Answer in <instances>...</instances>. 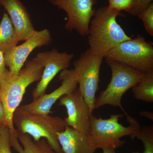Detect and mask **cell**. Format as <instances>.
Instances as JSON below:
<instances>
[{
    "mask_svg": "<svg viewBox=\"0 0 153 153\" xmlns=\"http://www.w3.org/2000/svg\"><path fill=\"white\" fill-rule=\"evenodd\" d=\"M52 41L49 30L45 29L36 31L23 44L16 45L4 52L6 66L8 67L10 72L18 75L31 52L38 47L49 45Z\"/></svg>",
    "mask_w": 153,
    "mask_h": 153,
    "instance_id": "30bf717a",
    "label": "cell"
},
{
    "mask_svg": "<svg viewBox=\"0 0 153 153\" xmlns=\"http://www.w3.org/2000/svg\"><path fill=\"white\" fill-rule=\"evenodd\" d=\"M19 42L10 17L7 13H4L0 23V51L4 52L16 46Z\"/></svg>",
    "mask_w": 153,
    "mask_h": 153,
    "instance_id": "2e32d148",
    "label": "cell"
},
{
    "mask_svg": "<svg viewBox=\"0 0 153 153\" xmlns=\"http://www.w3.org/2000/svg\"><path fill=\"white\" fill-rule=\"evenodd\" d=\"M6 70L4 52L0 51V77L4 74Z\"/></svg>",
    "mask_w": 153,
    "mask_h": 153,
    "instance_id": "cb8c5ba5",
    "label": "cell"
},
{
    "mask_svg": "<svg viewBox=\"0 0 153 153\" xmlns=\"http://www.w3.org/2000/svg\"><path fill=\"white\" fill-rule=\"evenodd\" d=\"M74 54L60 52L55 49L38 53L36 57L44 67L41 79L32 92L33 100L46 93V91L54 77L59 72L68 69Z\"/></svg>",
    "mask_w": 153,
    "mask_h": 153,
    "instance_id": "9c48e42d",
    "label": "cell"
},
{
    "mask_svg": "<svg viewBox=\"0 0 153 153\" xmlns=\"http://www.w3.org/2000/svg\"><path fill=\"white\" fill-rule=\"evenodd\" d=\"M108 7L121 12L124 11L132 14L136 8L138 0H108Z\"/></svg>",
    "mask_w": 153,
    "mask_h": 153,
    "instance_id": "d6986e66",
    "label": "cell"
},
{
    "mask_svg": "<svg viewBox=\"0 0 153 153\" xmlns=\"http://www.w3.org/2000/svg\"><path fill=\"white\" fill-rule=\"evenodd\" d=\"M152 1L153 0H138L136 8L131 15L137 16L147 9L149 5L152 2Z\"/></svg>",
    "mask_w": 153,
    "mask_h": 153,
    "instance_id": "7402d4cb",
    "label": "cell"
},
{
    "mask_svg": "<svg viewBox=\"0 0 153 153\" xmlns=\"http://www.w3.org/2000/svg\"><path fill=\"white\" fill-rule=\"evenodd\" d=\"M44 67L36 57L26 61L18 75L7 69L0 77V100L4 108L11 138H18L13 123V115L22 102L26 89L32 83L41 79Z\"/></svg>",
    "mask_w": 153,
    "mask_h": 153,
    "instance_id": "6da1fadb",
    "label": "cell"
},
{
    "mask_svg": "<svg viewBox=\"0 0 153 153\" xmlns=\"http://www.w3.org/2000/svg\"><path fill=\"white\" fill-rule=\"evenodd\" d=\"M102 153H116L114 149L112 148H104L102 149ZM132 153H140L139 152L137 151V152H133Z\"/></svg>",
    "mask_w": 153,
    "mask_h": 153,
    "instance_id": "484cf974",
    "label": "cell"
},
{
    "mask_svg": "<svg viewBox=\"0 0 153 153\" xmlns=\"http://www.w3.org/2000/svg\"><path fill=\"white\" fill-rule=\"evenodd\" d=\"M104 58L146 73L153 70V44L138 35L113 48Z\"/></svg>",
    "mask_w": 153,
    "mask_h": 153,
    "instance_id": "8992f818",
    "label": "cell"
},
{
    "mask_svg": "<svg viewBox=\"0 0 153 153\" xmlns=\"http://www.w3.org/2000/svg\"><path fill=\"white\" fill-rule=\"evenodd\" d=\"M142 19L146 31L151 36H153V3H151L145 10L137 16Z\"/></svg>",
    "mask_w": 153,
    "mask_h": 153,
    "instance_id": "ffe728a7",
    "label": "cell"
},
{
    "mask_svg": "<svg viewBox=\"0 0 153 153\" xmlns=\"http://www.w3.org/2000/svg\"><path fill=\"white\" fill-rule=\"evenodd\" d=\"M137 139L143 142V153H153V126H146L140 128L131 138Z\"/></svg>",
    "mask_w": 153,
    "mask_h": 153,
    "instance_id": "ac0fdd59",
    "label": "cell"
},
{
    "mask_svg": "<svg viewBox=\"0 0 153 153\" xmlns=\"http://www.w3.org/2000/svg\"><path fill=\"white\" fill-rule=\"evenodd\" d=\"M0 153H13L10 132L6 126L0 127Z\"/></svg>",
    "mask_w": 153,
    "mask_h": 153,
    "instance_id": "44dd1931",
    "label": "cell"
},
{
    "mask_svg": "<svg viewBox=\"0 0 153 153\" xmlns=\"http://www.w3.org/2000/svg\"><path fill=\"white\" fill-rule=\"evenodd\" d=\"M103 57L92 54L89 49L74 61V75L78 89L89 107L90 114L94 110L96 94L99 89L100 67Z\"/></svg>",
    "mask_w": 153,
    "mask_h": 153,
    "instance_id": "52a82bcc",
    "label": "cell"
},
{
    "mask_svg": "<svg viewBox=\"0 0 153 153\" xmlns=\"http://www.w3.org/2000/svg\"><path fill=\"white\" fill-rule=\"evenodd\" d=\"M18 138L20 144L14 148L18 153H56L45 139L36 141L27 134H19Z\"/></svg>",
    "mask_w": 153,
    "mask_h": 153,
    "instance_id": "9a60e30c",
    "label": "cell"
},
{
    "mask_svg": "<svg viewBox=\"0 0 153 153\" xmlns=\"http://www.w3.org/2000/svg\"><path fill=\"white\" fill-rule=\"evenodd\" d=\"M59 105L66 108L67 126L78 131L88 133L89 129V107L78 88L59 100Z\"/></svg>",
    "mask_w": 153,
    "mask_h": 153,
    "instance_id": "7c38bea8",
    "label": "cell"
},
{
    "mask_svg": "<svg viewBox=\"0 0 153 153\" xmlns=\"http://www.w3.org/2000/svg\"><path fill=\"white\" fill-rule=\"evenodd\" d=\"M17 134H27L34 140H47L56 153H63L57 139V133L65 129L67 124L59 116L40 114L26 111L19 107L13 117Z\"/></svg>",
    "mask_w": 153,
    "mask_h": 153,
    "instance_id": "3957f363",
    "label": "cell"
},
{
    "mask_svg": "<svg viewBox=\"0 0 153 153\" xmlns=\"http://www.w3.org/2000/svg\"><path fill=\"white\" fill-rule=\"evenodd\" d=\"M125 114L129 126L126 127L119 123L122 114H113L109 118L102 119L91 114L89 116V129L88 135L95 149L104 148L118 149L125 144L121 140L125 136H133L141 127L135 119Z\"/></svg>",
    "mask_w": 153,
    "mask_h": 153,
    "instance_id": "277c9868",
    "label": "cell"
},
{
    "mask_svg": "<svg viewBox=\"0 0 153 153\" xmlns=\"http://www.w3.org/2000/svg\"><path fill=\"white\" fill-rule=\"evenodd\" d=\"M124 16L108 6L95 10L87 36L89 49L92 54L104 58L113 48L131 38L117 22V17Z\"/></svg>",
    "mask_w": 153,
    "mask_h": 153,
    "instance_id": "7a4b0ae2",
    "label": "cell"
},
{
    "mask_svg": "<svg viewBox=\"0 0 153 153\" xmlns=\"http://www.w3.org/2000/svg\"><path fill=\"white\" fill-rule=\"evenodd\" d=\"M7 126V120L4 108L1 101L0 100V127Z\"/></svg>",
    "mask_w": 153,
    "mask_h": 153,
    "instance_id": "603a6c76",
    "label": "cell"
},
{
    "mask_svg": "<svg viewBox=\"0 0 153 153\" xmlns=\"http://www.w3.org/2000/svg\"><path fill=\"white\" fill-rule=\"evenodd\" d=\"M111 71V78L105 90L96 97L94 109L105 105L118 107L126 113L121 103L124 94L137 84L146 73L113 60H106Z\"/></svg>",
    "mask_w": 153,
    "mask_h": 153,
    "instance_id": "5b68a950",
    "label": "cell"
},
{
    "mask_svg": "<svg viewBox=\"0 0 153 153\" xmlns=\"http://www.w3.org/2000/svg\"><path fill=\"white\" fill-rule=\"evenodd\" d=\"M141 116L146 118L150 120H153V113L152 111H142L140 112Z\"/></svg>",
    "mask_w": 153,
    "mask_h": 153,
    "instance_id": "d4e9b609",
    "label": "cell"
},
{
    "mask_svg": "<svg viewBox=\"0 0 153 153\" xmlns=\"http://www.w3.org/2000/svg\"><path fill=\"white\" fill-rule=\"evenodd\" d=\"M59 79L61 81V85L51 93L44 95L29 104L20 106L26 111L40 114H49L53 105L57 100L65 94H68L77 88L73 69H66L61 71Z\"/></svg>",
    "mask_w": 153,
    "mask_h": 153,
    "instance_id": "8fae6325",
    "label": "cell"
},
{
    "mask_svg": "<svg viewBox=\"0 0 153 153\" xmlns=\"http://www.w3.org/2000/svg\"><path fill=\"white\" fill-rule=\"evenodd\" d=\"M131 88L135 98L148 103L152 102L153 70L146 72L143 78Z\"/></svg>",
    "mask_w": 153,
    "mask_h": 153,
    "instance_id": "e0dca14e",
    "label": "cell"
},
{
    "mask_svg": "<svg viewBox=\"0 0 153 153\" xmlns=\"http://www.w3.org/2000/svg\"><path fill=\"white\" fill-rule=\"evenodd\" d=\"M49 2L66 12L68 17L65 29L75 30L80 36H87L91 20L95 12L97 0H48Z\"/></svg>",
    "mask_w": 153,
    "mask_h": 153,
    "instance_id": "ba28073f",
    "label": "cell"
},
{
    "mask_svg": "<svg viewBox=\"0 0 153 153\" xmlns=\"http://www.w3.org/2000/svg\"><path fill=\"white\" fill-rule=\"evenodd\" d=\"M57 137L63 153H95L87 133L66 126L63 131L57 133Z\"/></svg>",
    "mask_w": 153,
    "mask_h": 153,
    "instance_id": "5bb4252c",
    "label": "cell"
},
{
    "mask_svg": "<svg viewBox=\"0 0 153 153\" xmlns=\"http://www.w3.org/2000/svg\"><path fill=\"white\" fill-rule=\"evenodd\" d=\"M16 30L19 41H26L36 32L27 8L20 0H0Z\"/></svg>",
    "mask_w": 153,
    "mask_h": 153,
    "instance_id": "4fadbf2b",
    "label": "cell"
}]
</instances>
